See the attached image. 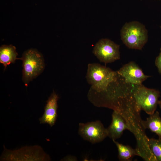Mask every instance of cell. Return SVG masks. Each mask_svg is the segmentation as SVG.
<instances>
[{
	"label": "cell",
	"mask_w": 161,
	"mask_h": 161,
	"mask_svg": "<svg viewBox=\"0 0 161 161\" xmlns=\"http://www.w3.org/2000/svg\"><path fill=\"white\" fill-rule=\"evenodd\" d=\"M117 72L126 83L133 85L142 84L150 77L145 75L141 68L134 61L124 65Z\"/></svg>",
	"instance_id": "8"
},
{
	"label": "cell",
	"mask_w": 161,
	"mask_h": 161,
	"mask_svg": "<svg viewBox=\"0 0 161 161\" xmlns=\"http://www.w3.org/2000/svg\"><path fill=\"white\" fill-rule=\"evenodd\" d=\"M118 74L117 71L99 64L88 65L86 76L87 81L92 89L97 93H103L109 85L116 81Z\"/></svg>",
	"instance_id": "1"
},
{
	"label": "cell",
	"mask_w": 161,
	"mask_h": 161,
	"mask_svg": "<svg viewBox=\"0 0 161 161\" xmlns=\"http://www.w3.org/2000/svg\"><path fill=\"white\" fill-rule=\"evenodd\" d=\"M142 125L145 130L148 129L154 133L158 136V139L161 140V117L158 111L150 115L145 120H142Z\"/></svg>",
	"instance_id": "11"
},
{
	"label": "cell",
	"mask_w": 161,
	"mask_h": 161,
	"mask_svg": "<svg viewBox=\"0 0 161 161\" xmlns=\"http://www.w3.org/2000/svg\"><path fill=\"white\" fill-rule=\"evenodd\" d=\"M116 145L118 151V158L121 161H130L136 155L139 156L135 149L128 145L120 143L115 140H112Z\"/></svg>",
	"instance_id": "13"
},
{
	"label": "cell",
	"mask_w": 161,
	"mask_h": 161,
	"mask_svg": "<svg viewBox=\"0 0 161 161\" xmlns=\"http://www.w3.org/2000/svg\"><path fill=\"white\" fill-rule=\"evenodd\" d=\"M62 160L64 161H77V158L74 156H67L64 158Z\"/></svg>",
	"instance_id": "16"
},
{
	"label": "cell",
	"mask_w": 161,
	"mask_h": 161,
	"mask_svg": "<svg viewBox=\"0 0 161 161\" xmlns=\"http://www.w3.org/2000/svg\"><path fill=\"white\" fill-rule=\"evenodd\" d=\"M160 29H161V25H160Z\"/></svg>",
	"instance_id": "18"
},
{
	"label": "cell",
	"mask_w": 161,
	"mask_h": 161,
	"mask_svg": "<svg viewBox=\"0 0 161 161\" xmlns=\"http://www.w3.org/2000/svg\"><path fill=\"white\" fill-rule=\"evenodd\" d=\"M121 39L128 48L141 50L147 42L148 31L145 26L137 21L125 23L120 30Z\"/></svg>",
	"instance_id": "2"
},
{
	"label": "cell",
	"mask_w": 161,
	"mask_h": 161,
	"mask_svg": "<svg viewBox=\"0 0 161 161\" xmlns=\"http://www.w3.org/2000/svg\"><path fill=\"white\" fill-rule=\"evenodd\" d=\"M58 95L53 91L47 101L44 111L39 119L41 124H47L52 127L56 120L58 108Z\"/></svg>",
	"instance_id": "9"
},
{
	"label": "cell",
	"mask_w": 161,
	"mask_h": 161,
	"mask_svg": "<svg viewBox=\"0 0 161 161\" xmlns=\"http://www.w3.org/2000/svg\"><path fill=\"white\" fill-rule=\"evenodd\" d=\"M1 160L49 161L50 157L40 146H26L13 151L4 148Z\"/></svg>",
	"instance_id": "5"
},
{
	"label": "cell",
	"mask_w": 161,
	"mask_h": 161,
	"mask_svg": "<svg viewBox=\"0 0 161 161\" xmlns=\"http://www.w3.org/2000/svg\"><path fill=\"white\" fill-rule=\"evenodd\" d=\"M150 148L157 161H161V140L154 138H148Z\"/></svg>",
	"instance_id": "14"
},
{
	"label": "cell",
	"mask_w": 161,
	"mask_h": 161,
	"mask_svg": "<svg viewBox=\"0 0 161 161\" xmlns=\"http://www.w3.org/2000/svg\"><path fill=\"white\" fill-rule=\"evenodd\" d=\"M158 105L161 110V99L159 100Z\"/></svg>",
	"instance_id": "17"
},
{
	"label": "cell",
	"mask_w": 161,
	"mask_h": 161,
	"mask_svg": "<svg viewBox=\"0 0 161 161\" xmlns=\"http://www.w3.org/2000/svg\"><path fill=\"white\" fill-rule=\"evenodd\" d=\"M18 53L16 47L12 45H3L0 48V62L5 69L7 66L14 63L16 60Z\"/></svg>",
	"instance_id": "12"
},
{
	"label": "cell",
	"mask_w": 161,
	"mask_h": 161,
	"mask_svg": "<svg viewBox=\"0 0 161 161\" xmlns=\"http://www.w3.org/2000/svg\"><path fill=\"white\" fill-rule=\"evenodd\" d=\"M160 50L159 55L156 58L155 63L159 73L161 74V48Z\"/></svg>",
	"instance_id": "15"
},
{
	"label": "cell",
	"mask_w": 161,
	"mask_h": 161,
	"mask_svg": "<svg viewBox=\"0 0 161 161\" xmlns=\"http://www.w3.org/2000/svg\"><path fill=\"white\" fill-rule=\"evenodd\" d=\"M22 61V79L25 85L36 77L44 68V60L37 50L30 49L25 52L20 58Z\"/></svg>",
	"instance_id": "4"
},
{
	"label": "cell",
	"mask_w": 161,
	"mask_h": 161,
	"mask_svg": "<svg viewBox=\"0 0 161 161\" xmlns=\"http://www.w3.org/2000/svg\"><path fill=\"white\" fill-rule=\"evenodd\" d=\"M134 85L133 92L139 109L149 115L153 114L158 105L160 92L155 89L148 88L142 84Z\"/></svg>",
	"instance_id": "3"
},
{
	"label": "cell",
	"mask_w": 161,
	"mask_h": 161,
	"mask_svg": "<svg viewBox=\"0 0 161 161\" xmlns=\"http://www.w3.org/2000/svg\"><path fill=\"white\" fill-rule=\"evenodd\" d=\"M78 133L84 140L93 144L101 142L108 137L107 129L99 120L80 123Z\"/></svg>",
	"instance_id": "7"
},
{
	"label": "cell",
	"mask_w": 161,
	"mask_h": 161,
	"mask_svg": "<svg viewBox=\"0 0 161 161\" xmlns=\"http://www.w3.org/2000/svg\"><path fill=\"white\" fill-rule=\"evenodd\" d=\"M108 137L112 140L119 139L126 130L130 131V128L123 117L117 112L113 111L112 114V120L107 128Z\"/></svg>",
	"instance_id": "10"
},
{
	"label": "cell",
	"mask_w": 161,
	"mask_h": 161,
	"mask_svg": "<svg viewBox=\"0 0 161 161\" xmlns=\"http://www.w3.org/2000/svg\"></svg>",
	"instance_id": "19"
},
{
	"label": "cell",
	"mask_w": 161,
	"mask_h": 161,
	"mask_svg": "<svg viewBox=\"0 0 161 161\" xmlns=\"http://www.w3.org/2000/svg\"><path fill=\"white\" fill-rule=\"evenodd\" d=\"M120 45L107 38L100 40L95 45L93 53L101 62L111 63L120 58Z\"/></svg>",
	"instance_id": "6"
}]
</instances>
